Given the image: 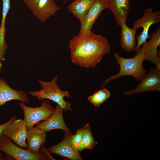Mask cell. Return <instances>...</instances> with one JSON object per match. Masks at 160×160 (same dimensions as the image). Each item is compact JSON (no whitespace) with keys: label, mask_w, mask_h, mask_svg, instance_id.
<instances>
[{"label":"cell","mask_w":160,"mask_h":160,"mask_svg":"<svg viewBox=\"0 0 160 160\" xmlns=\"http://www.w3.org/2000/svg\"><path fill=\"white\" fill-rule=\"evenodd\" d=\"M134 89L125 92L123 94L129 95L149 91L160 92V70L156 66L151 68Z\"/></svg>","instance_id":"cell-7"},{"label":"cell","mask_w":160,"mask_h":160,"mask_svg":"<svg viewBox=\"0 0 160 160\" xmlns=\"http://www.w3.org/2000/svg\"><path fill=\"white\" fill-rule=\"evenodd\" d=\"M160 14L159 11L153 12L152 8H146L142 17L134 23L132 28L136 31L140 28H143L142 31L137 37V43L134 50L136 52L149 38L148 30L151 26L160 22Z\"/></svg>","instance_id":"cell-6"},{"label":"cell","mask_w":160,"mask_h":160,"mask_svg":"<svg viewBox=\"0 0 160 160\" xmlns=\"http://www.w3.org/2000/svg\"><path fill=\"white\" fill-rule=\"evenodd\" d=\"M46 133L34 127L28 129L27 149L34 153L39 154L42 152L50 156V153L44 145Z\"/></svg>","instance_id":"cell-12"},{"label":"cell","mask_w":160,"mask_h":160,"mask_svg":"<svg viewBox=\"0 0 160 160\" xmlns=\"http://www.w3.org/2000/svg\"><path fill=\"white\" fill-rule=\"evenodd\" d=\"M39 0H24L27 7L33 12L35 10L36 5Z\"/></svg>","instance_id":"cell-23"},{"label":"cell","mask_w":160,"mask_h":160,"mask_svg":"<svg viewBox=\"0 0 160 160\" xmlns=\"http://www.w3.org/2000/svg\"><path fill=\"white\" fill-rule=\"evenodd\" d=\"M108 8L114 15L117 25L126 21L130 10V0H106Z\"/></svg>","instance_id":"cell-15"},{"label":"cell","mask_w":160,"mask_h":160,"mask_svg":"<svg viewBox=\"0 0 160 160\" xmlns=\"http://www.w3.org/2000/svg\"><path fill=\"white\" fill-rule=\"evenodd\" d=\"M69 46L72 63L86 68L95 67L109 53L111 48L106 38L92 31L74 36L69 41Z\"/></svg>","instance_id":"cell-1"},{"label":"cell","mask_w":160,"mask_h":160,"mask_svg":"<svg viewBox=\"0 0 160 160\" xmlns=\"http://www.w3.org/2000/svg\"><path fill=\"white\" fill-rule=\"evenodd\" d=\"M1 71L0 70V72Z\"/></svg>","instance_id":"cell-26"},{"label":"cell","mask_w":160,"mask_h":160,"mask_svg":"<svg viewBox=\"0 0 160 160\" xmlns=\"http://www.w3.org/2000/svg\"><path fill=\"white\" fill-rule=\"evenodd\" d=\"M16 117L15 116H13L6 122L0 125V139L3 135V132L6 128L13 121L16 119Z\"/></svg>","instance_id":"cell-24"},{"label":"cell","mask_w":160,"mask_h":160,"mask_svg":"<svg viewBox=\"0 0 160 160\" xmlns=\"http://www.w3.org/2000/svg\"><path fill=\"white\" fill-rule=\"evenodd\" d=\"M108 8L106 0H94L91 7L83 17L79 20V33L92 31V27L102 12Z\"/></svg>","instance_id":"cell-11"},{"label":"cell","mask_w":160,"mask_h":160,"mask_svg":"<svg viewBox=\"0 0 160 160\" xmlns=\"http://www.w3.org/2000/svg\"><path fill=\"white\" fill-rule=\"evenodd\" d=\"M60 9L54 0H39L33 13L37 19L43 22Z\"/></svg>","instance_id":"cell-16"},{"label":"cell","mask_w":160,"mask_h":160,"mask_svg":"<svg viewBox=\"0 0 160 160\" xmlns=\"http://www.w3.org/2000/svg\"><path fill=\"white\" fill-rule=\"evenodd\" d=\"M94 0H76L68 7V9L79 20L89 10Z\"/></svg>","instance_id":"cell-19"},{"label":"cell","mask_w":160,"mask_h":160,"mask_svg":"<svg viewBox=\"0 0 160 160\" xmlns=\"http://www.w3.org/2000/svg\"><path fill=\"white\" fill-rule=\"evenodd\" d=\"M85 131L84 127H81L77 131L75 134L72 135L71 137L72 145L74 149L78 152V147L81 141Z\"/></svg>","instance_id":"cell-22"},{"label":"cell","mask_w":160,"mask_h":160,"mask_svg":"<svg viewBox=\"0 0 160 160\" xmlns=\"http://www.w3.org/2000/svg\"><path fill=\"white\" fill-rule=\"evenodd\" d=\"M110 91L105 88L99 90L87 97V100L94 106L98 107L110 96Z\"/></svg>","instance_id":"cell-21"},{"label":"cell","mask_w":160,"mask_h":160,"mask_svg":"<svg viewBox=\"0 0 160 160\" xmlns=\"http://www.w3.org/2000/svg\"><path fill=\"white\" fill-rule=\"evenodd\" d=\"M14 100L29 103V99L25 92L12 88L4 79L0 78V106Z\"/></svg>","instance_id":"cell-14"},{"label":"cell","mask_w":160,"mask_h":160,"mask_svg":"<svg viewBox=\"0 0 160 160\" xmlns=\"http://www.w3.org/2000/svg\"><path fill=\"white\" fill-rule=\"evenodd\" d=\"M19 105L23 110L25 121L27 129L33 127L40 121L47 119L53 113L55 109L47 100H45L41 103V106L31 107L27 106L24 102H21Z\"/></svg>","instance_id":"cell-5"},{"label":"cell","mask_w":160,"mask_h":160,"mask_svg":"<svg viewBox=\"0 0 160 160\" xmlns=\"http://www.w3.org/2000/svg\"><path fill=\"white\" fill-rule=\"evenodd\" d=\"M28 129L26 123L22 119H15L7 127L3 135L9 138L17 145L27 148L26 142Z\"/></svg>","instance_id":"cell-8"},{"label":"cell","mask_w":160,"mask_h":160,"mask_svg":"<svg viewBox=\"0 0 160 160\" xmlns=\"http://www.w3.org/2000/svg\"><path fill=\"white\" fill-rule=\"evenodd\" d=\"M1 152L0 150V160H5L6 159L5 156H4Z\"/></svg>","instance_id":"cell-25"},{"label":"cell","mask_w":160,"mask_h":160,"mask_svg":"<svg viewBox=\"0 0 160 160\" xmlns=\"http://www.w3.org/2000/svg\"><path fill=\"white\" fill-rule=\"evenodd\" d=\"M57 76L56 75L51 81L49 82L38 80L42 89L39 91H29L28 93L33 96L37 97L38 100L47 99L53 101L59 105L63 111H73L70 103L65 101L64 99V97L70 98L69 92L60 88L57 81Z\"/></svg>","instance_id":"cell-3"},{"label":"cell","mask_w":160,"mask_h":160,"mask_svg":"<svg viewBox=\"0 0 160 160\" xmlns=\"http://www.w3.org/2000/svg\"><path fill=\"white\" fill-rule=\"evenodd\" d=\"M151 39L145 42L141 48L145 60H147L154 64L160 70V52L158 48L160 46V27L153 32Z\"/></svg>","instance_id":"cell-9"},{"label":"cell","mask_w":160,"mask_h":160,"mask_svg":"<svg viewBox=\"0 0 160 160\" xmlns=\"http://www.w3.org/2000/svg\"><path fill=\"white\" fill-rule=\"evenodd\" d=\"M10 0H2V18L0 26V69L1 67V62L5 60L4 55L8 48L5 41V22L7 15L10 8Z\"/></svg>","instance_id":"cell-18"},{"label":"cell","mask_w":160,"mask_h":160,"mask_svg":"<svg viewBox=\"0 0 160 160\" xmlns=\"http://www.w3.org/2000/svg\"><path fill=\"white\" fill-rule=\"evenodd\" d=\"M63 139L57 144L47 149L50 154H54L71 160H82L80 153L73 148L71 141L72 134L70 131H65Z\"/></svg>","instance_id":"cell-10"},{"label":"cell","mask_w":160,"mask_h":160,"mask_svg":"<svg viewBox=\"0 0 160 160\" xmlns=\"http://www.w3.org/2000/svg\"><path fill=\"white\" fill-rule=\"evenodd\" d=\"M136 52V54L134 57L130 58L122 57L118 53L115 54L116 60L120 66L119 71L116 75L105 80L102 88L110 81L122 76H131L137 81L141 80L146 73V71L143 65V62L145 60L141 47Z\"/></svg>","instance_id":"cell-2"},{"label":"cell","mask_w":160,"mask_h":160,"mask_svg":"<svg viewBox=\"0 0 160 160\" xmlns=\"http://www.w3.org/2000/svg\"><path fill=\"white\" fill-rule=\"evenodd\" d=\"M85 131L81 141L78 147V151L80 153L84 149L92 150L98 144L92 135L91 128L89 124L84 125Z\"/></svg>","instance_id":"cell-20"},{"label":"cell","mask_w":160,"mask_h":160,"mask_svg":"<svg viewBox=\"0 0 160 160\" xmlns=\"http://www.w3.org/2000/svg\"><path fill=\"white\" fill-rule=\"evenodd\" d=\"M121 28L120 44L123 49L127 52L135 50L136 46V30L128 27L126 22H122Z\"/></svg>","instance_id":"cell-17"},{"label":"cell","mask_w":160,"mask_h":160,"mask_svg":"<svg viewBox=\"0 0 160 160\" xmlns=\"http://www.w3.org/2000/svg\"><path fill=\"white\" fill-rule=\"evenodd\" d=\"M63 111L61 107L57 104L53 114L46 120L36 124L35 128L46 132L54 129H60L65 132L70 130L64 122Z\"/></svg>","instance_id":"cell-13"},{"label":"cell","mask_w":160,"mask_h":160,"mask_svg":"<svg viewBox=\"0 0 160 160\" xmlns=\"http://www.w3.org/2000/svg\"><path fill=\"white\" fill-rule=\"evenodd\" d=\"M0 150L16 160H52L45 153L35 154L15 144L12 141L3 135L0 139Z\"/></svg>","instance_id":"cell-4"}]
</instances>
